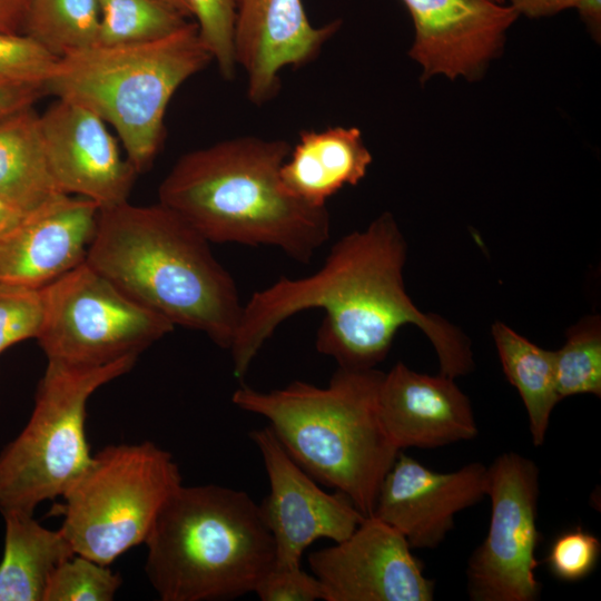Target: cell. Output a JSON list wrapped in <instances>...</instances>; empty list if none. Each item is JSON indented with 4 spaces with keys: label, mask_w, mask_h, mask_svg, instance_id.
I'll return each mask as SVG.
<instances>
[{
    "label": "cell",
    "mask_w": 601,
    "mask_h": 601,
    "mask_svg": "<svg viewBox=\"0 0 601 601\" xmlns=\"http://www.w3.org/2000/svg\"><path fill=\"white\" fill-rule=\"evenodd\" d=\"M280 139L237 137L181 156L161 181L159 203L209 243L279 248L311 262L329 238V213L283 187L280 167L290 152Z\"/></svg>",
    "instance_id": "obj_1"
},
{
    "label": "cell",
    "mask_w": 601,
    "mask_h": 601,
    "mask_svg": "<svg viewBox=\"0 0 601 601\" xmlns=\"http://www.w3.org/2000/svg\"><path fill=\"white\" fill-rule=\"evenodd\" d=\"M86 260L122 292L174 325L229 349L243 304L209 242L162 204L99 209Z\"/></svg>",
    "instance_id": "obj_2"
},
{
    "label": "cell",
    "mask_w": 601,
    "mask_h": 601,
    "mask_svg": "<svg viewBox=\"0 0 601 601\" xmlns=\"http://www.w3.org/2000/svg\"><path fill=\"white\" fill-rule=\"evenodd\" d=\"M384 372L337 367L326 387L294 381L262 392L239 386L231 402L265 417L288 455L315 481L373 514L384 476L398 450L381 420Z\"/></svg>",
    "instance_id": "obj_3"
},
{
    "label": "cell",
    "mask_w": 601,
    "mask_h": 601,
    "mask_svg": "<svg viewBox=\"0 0 601 601\" xmlns=\"http://www.w3.org/2000/svg\"><path fill=\"white\" fill-rule=\"evenodd\" d=\"M145 571L162 601H211L254 592L276 549L259 504L216 484H180L145 542Z\"/></svg>",
    "instance_id": "obj_4"
},
{
    "label": "cell",
    "mask_w": 601,
    "mask_h": 601,
    "mask_svg": "<svg viewBox=\"0 0 601 601\" xmlns=\"http://www.w3.org/2000/svg\"><path fill=\"white\" fill-rule=\"evenodd\" d=\"M210 61L197 24L186 22L156 40L95 46L59 58L46 88L110 124L139 174L151 167L162 146L171 97Z\"/></svg>",
    "instance_id": "obj_5"
},
{
    "label": "cell",
    "mask_w": 601,
    "mask_h": 601,
    "mask_svg": "<svg viewBox=\"0 0 601 601\" xmlns=\"http://www.w3.org/2000/svg\"><path fill=\"white\" fill-rule=\"evenodd\" d=\"M180 484L173 455L157 444L108 445L91 456L63 493L60 530L75 553L110 565L145 542Z\"/></svg>",
    "instance_id": "obj_6"
},
{
    "label": "cell",
    "mask_w": 601,
    "mask_h": 601,
    "mask_svg": "<svg viewBox=\"0 0 601 601\" xmlns=\"http://www.w3.org/2000/svg\"><path fill=\"white\" fill-rule=\"evenodd\" d=\"M136 361L91 368L48 362L27 425L0 453L1 512L33 513L39 503L63 495L92 456L86 435L90 396Z\"/></svg>",
    "instance_id": "obj_7"
},
{
    "label": "cell",
    "mask_w": 601,
    "mask_h": 601,
    "mask_svg": "<svg viewBox=\"0 0 601 601\" xmlns=\"http://www.w3.org/2000/svg\"><path fill=\"white\" fill-rule=\"evenodd\" d=\"M43 292L46 314L37 339L48 362L91 368L137 358L175 327L87 260L43 286Z\"/></svg>",
    "instance_id": "obj_8"
},
{
    "label": "cell",
    "mask_w": 601,
    "mask_h": 601,
    "mask_svg": "<svg viewBox=\"0 0 601 601\" xmlns=\"http://www.w3.org/2000/svg\"><path fill=\"white\" fill-rule=\"evenodd\" d=\"M491 520L484 541L471 554L467 591L472 601H534L541 592L535 569L539 469L508 452L487 467Z\"/></svg>",
    "instance_id": "obj_9"
},
{
    "label": "cell",
    "mask_w": 601,
    "mask_h": 601,
    "mask_svg": "<svg viewBox=\"0 0 601 601\" xmlns=\"http://www.w3.org/2000/svg\"><path fill=\"white\" fill-rule=\"evenodd\" d=\"M269 481V493L259 503L275 542V565L302 566L305 550L317 539L334 543L348 538L366 518L343 493L322 490L286 452L268 427L249 434Z\"/></svg>",
    "instance_id": "obj_10"
},
{
    "label": "cell",
    "mask_w": 601,
    "mask_h": 601,
    "mask_svg": "<svg viewBox=\"0 0 601 601\" xmlns=\"http://www.w3.org/2000/svg\"><path fill=\"white\" fill-rule=\"evenodd\" d=\"M324 601H431L434 581L405 538L374 515L345 540L308 554Z\"/></svg>",
    "instance_id": "obj_11"
},
{
    "label": "cell",
    "mask_w": 601,
    "mask_h": 601,
    "mask_svg": "<svg viewBox=\"0 0 601 601\" xmlns=\"http://www.w3.org/2000/svg\"><path fill=\"white\" fill-rule=\"evenodd\" d=\"M39 122L49 170L62 194L89 199L99 209L128 201L138 173L99 116L57 98Z\"/></svg>",
    "instance_id": "obj_12"
},
{
    "label": "cell",
    "mask_w": 601,
    "mask_h": 601,
    "mask_svg": "<svg viewBox=\"0 0 601 601\" xmlns=\"http://www.w3.org/2000/svg\"><path fill=\"white\" fill-rule=\"evenodd\" d=\"M414 23L410 57L423 68L422 81L435 75L454 80L482 77L503 49L520 16L493 0H402Z\"/></svg>",
    "instance_id": "obj_13"
},
{
    "label": "cell",
    "mask_w": 601,
    "mask_h": 601,
    "mask_svg": "<svg viewBox=\"0 0 601 601\" xmlns=\"http://www.w3.org/2000/svg\"><path fill=\"white\" fill-rule=\"evenodd\" d=\"M487 467L473 462L436 472L400 451L383 479L374 516L397 530L411 549H435L462 510L486 495Z\"/></svg>",
    "instance_id": "obj_14"
},
{
    "label": "cell",
    "mask_w": 601,
    "mask_h": 601,
    "mask_svg": "<svg viewBox=\"0 0 601 601\" xmlns=\"http://www.w3.org/2000/svg\"><path fill=\"white\" fill-rule=\"evenodd\" d=\"M234 53L247 78V96L255 105L277 93L279 71L317 57L341 21L314 27L302 0H235Z\"/></svg>",
    "instance_id": "obj_15"
},
{
    "label": "cell",
    "mask_w": 601,
    "mask_h": 601,
    "mask_svg": "<svg viewBox=\"0 0 601 601\" xmlns=\"http://www.w3.org/2000/svg\"><path fill=\"white\" fill-rule=\"evenodd\" d=\"M99 207L62 195L0 234V282L43 287L86 260Z\"/></svg>",
    "instance_id": "obj_16"
},
{
    "label": "cell",
    "mask_w": 601,
    "mask_h": 601,
    "mask_svg": "<svg viewBox=\"0 0 601 601\" xmlns=\"http://www.w3.org/2000/svg\"><path fill=\"white\" fill-rule=\"evenodd\" d=\"M454 380L415 372L402 362L384 373L380 414L398 450L441 447L477 435L471 402Z\"/></svg>",
    "instance_id": "obj_17"
},
{
    "label": "cell",
    "mask_w": 601,
    "mask_h": 601,
    "mask_svg": "<svg viewBox=\"0 0 601 601\" xmlns=\"http://www.w3.org/2000/svg\"><path fill=\"white\" fill-rule=\"evenodd\" d=\"M371 162L372 155L356 127L303 130L280 167V180L294 198L324 207L344 186L357 185Z\"/></svg>",
    "instance_id": "obj_18"
},
{
    "label": "cell",
    "mask_w": 601,
    "mask_h": 601,
    "mask_svg": "<svg viewBox=\"0 0 601 601\" xmlns=\"http://www.w3.org/2000/svg\"><path fill=\"white\" fill-rule=\"evenodd\" d=\"M0 562V601H43L53 570L75 553L61 530H49L33 513L8 510Z\"/></svg>",
    "instance_id": "obj_19"
},
{
    "label": "cell",
    "mask_w": 601,
    "mask_h": 601,
    "mask_svg": "<svg viewBox=\"0 0 601 601\" xmlns=\"http://www.w3.org/2000/svg\"><path fill=\"white\" fill-rule=\"evenodd\" d=\"M62 195L49 170L35 109L0 121V199L28 215Z\"/></svg>",
    "instance_id": "obj_20"
},
{
    "label": "cell",
    "mask_w": 601,
    "mask_h": 601,
    "mask_svg": "<svg viewBox=\"0 0 601 601\" xmlns=\"http://www.w3.org/2000/svg\"><path fill=\"white\" fill-rule=\"evenodd\" d=\"M491 332L504 374L526 410L532 443L541 446L552 411L562 400L556 387L554 351L533 344L502 322H495Z\"/></svg>",
    "instance_id": "obj_21"
},
{
    "label": "cell",
    "mask_w": 601,
    "mask_h": 601,
    "mask_svg": "<svg viewBox=\"0 0 601 601\" xmlns=\"http://www.w3.org/2000/svg\"><path fill=\"white\" fill-rule=\"evenodd\" d=\"M99 0H30L21 33L56 58L98 45Z\"/></svg>",
    "instance_id": "obj_22"
},
{
    "label": "cell",
    "mask_w": 601,
    "mask_h": 601,
    "mask_svg": "<svg viewBox=\"0 0 601 601\" xmlns=\"http://www.w3.org/2000/svg\"><path fill=\"white\" fill-rule=\"evenodd\" d=\"M97 46L147 42L178 30L186 17L162 0H99Z\"/></svg>",
    "instance_id": "obj_23"
},
{
    "label": "cell",
    "mask_w": 601,
    "mask_h": 601,
    "mask_svg": "<svg viewBox=\"0 0 601 601\" xmlns=\"http://www.w3.org/2000/svg\"><path fill=\"white\" fill-rule=\"evenodd\" d=\"M556 387L561 398L578 394L601 396V319L587 316L566 331L554 351Z\"/></svg>",
    "instance_id": "obj_24"
},
{
    "label": "cell",
    "mask_w": 601,
    "mask_h": 601,
    "mask_svg": "<svg viewBox=\"0 0 601 601\" xmlns=\"http://www.w3.org/2000/svg\"><path fill=\"white\" fill-rule=\"evenodd\" d=\"M120 585L109 565L76 553L53 570L43 601H111Z\"/></svg>",
    "instance_id": "obj_25"
},
{
    "label": "cell",
    "mask_w": 601,
    "mask_h": 601,
    "mask_svg": "<svg viewBox=\"0 0 601 601\" xmlns=\"http://www.w3.org/2000/svg\"><path fill=\"white\" fill-rule=\"evenodd\" d=\"M46 314L43 287L0 282V354L27 338H37Z\"/></svg>",
    "instance_id": "obj_26"
},
{
    "label": "cell",
    "mask_w": 601,
    "mask_h": 601,
    "mask_svg": "<svg viewBox=\"0 0 601 601\" xmlns=\"http://www.w3.org/2000/svg\"><path fill=\"white\" fill-rule=\"evenodd\" d=\"M194 16L201 42L216 61L220 75L231 79L235 75L234 30L235 0H185Z\"/></svg>",
    "instance_id": "obj_27"
},
{
    "label": "cell",
    "mask_w": 601,
    "mask_h": 601,
    "mask_svg": "<svg viewBox=\"0 0 601 601\" xmlns=\"http://www.w3.org/2000/svg\"><path fill=\"white\" fill-rule=\"evenodd\" d=\"M57 61L30 37L0 31V77L46 83Z\"/></svg>",
    "instance_id": "obj_28"
},
{
    "label": "cell",
    "mask_w": 601,
    "mask_h": 601,
    "mask_svg": "<svg viewBox=\"0 0 601 601\" xmlns=\"http://www.w3.org/2000/svg\"><path fill=\"white\" fill-rule=\"evenodd\" d=\"M600 541L581 528L560 534L552 543L546 563L551 573L563 581H579L595 568Z\"/></svg>",
    "instance_id": "obj_29"
},
{
    "label": "cell",
    "mask_w": 601,
    "mask_h": 601,
    "mask_svg": "<svg viewBox=\"0 0 601 601\" xmlns=\"http://www.w3.org/2000/svg\"><path fill=\"white\" fill-rule=\"evenodd\" d=\"M262 601H314L323 600L321 582L302 566L274 565L254 591Z\"/></svg>",
    "instance_id": "obj_30"
},
{
    "label": "cell",
    "mask_w": 601,
    "mask_h": 601,
    "mask_svg": "<svg viewBox=\"0 0 601 601\" xmlns=\"http://www.w3.org/2000/svg\"><path fill=\"white\" fill-rule=\"evenodd\" d=\"M48 93L46 83L0 77V121L30 107Z\"/></svg>",
    "instance_id": "obj_31"
},
{
    "label": "cell",
    "mask_w": 601,
    "mask_h": 601,
    "mask_svg": "<svg viewBox=\"0 0 601 601\" xmlns=\"http://www.w3.org/2000/svg\"><path fill=\"white\" fill-rule=\"evenodd\" d=\"M578 0H510L511 7L529 18L555 14L575 6Z\"/></svg>",
    "instance_id": "obj_32"
},
{
    "label": "cell",
    "mask_w": 601,
    "mask_h": 601,
    "mask_svg": "<svg viewBox=\"0 0 601 601\" xmlns=\"http://www.w3.org/2000/svg\"><path fill=\"white\" fill-rule=\"evenodd\" d=\"M30 0H0V12L7 32L21 33L24 12Z\"/></svg>",
    "instance_id": "obj_33"
},
{
    "label": "cell",
    "mask_w": 601,
    "mask_h": 601,
    "mask_svg": "<svg viewBox=\"0 0 601 601\" xmlns=\"http://www.w3.org/2000/svg\"><path fill=\"white\" fill-rule=\"evenodd\" d=\"M579 14L593 38L600 40L601 32V0H578L575 6Z\"/></svg>",
    "instance_id": "obj_34"
},
{
    "label": "cell",
    "mask_w": 601,
    "mask_h": 601,
    "mask_svg": "<svg viewBox=\"0 0 601 601\" xmlns=\"http://www.w3.org/2000/svg\"><path fill=\"white\" fill-rule=\"evenodd\" d=\"M23 216L0 199V234L16 225Z\"/></svg>",
    "instance_id": "obj_35"
},
{
    "label": "cell",
    "mask_w": 601,
    "mask_h": 601,
    "mask_svg": "<svg viewBox=\"0 0 601 601\" xmlns=\"http://www.w3.org/2000/svg\"><path fill=\"white\" fill-rule=\"evenodd\" d=\"M162 1L174 7L176 10L183 13L186 18L190 16V11L185 0H162Z\"/></svg>",
    "instance_id": "obj_36"
},
{
    "label": "cell",
    "mask_w": 601,
    "mask_h": 601,
    "mask_svg": "<svg viewBox=\"0 0 601 601\" xmlns=\"http://www.w3.org/2000/svg\"><path fill=\"white\" fill-rule=\"evenodd\" d=\"M0 31H6V28H4V23H3V20H2V17H1V12H0Z\"/></svg>",
    "instance_id": "obj_37"
},
{
    "label": "cell",
    "mask_w": 601,
    "mask_h": 601,
    "mask_svg": "<svg viewBox=\"0 0 601 601\" xmlns=\"http://www.w3.org/2000/svg\"><path fill=\"white\" fill-rule=\"evenodd\" d=\"M493 1H495L496 3H501V4L504 2V0H493Z\"/></svg>",
    "instance_id": "obj_38"
}]
</instances>
